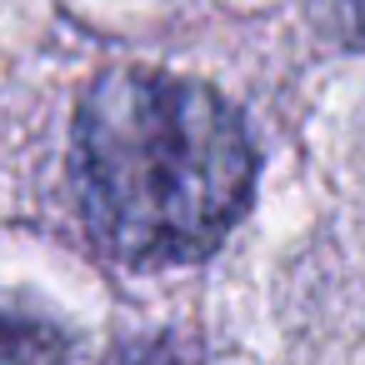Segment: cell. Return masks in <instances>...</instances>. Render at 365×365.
Instances as JSON below:
<instances>
[{"mask_svg": "<svg viewBox=\"0 0 365 365\" xmlns=\"http://www.w3.org/2000/svg\"><path fill=\"white\" fill-rule=\"evenodd\" d=\"M71 170L101 250L125 265H185L245 215L255 145L205 81L125 66L86 91Z\"/></svg>", "mask_w": 365, "mask_h": 365, "instance_id": "6da1fadb", "label": "cell"}, {"mask_svg": "<svg viewBox=\"0 0 365 365\" xmlns=\"http://www.w3.org/2000/svg\"><path fill=\"white\" fill-rule=\"evenodd\" d=\"M71 335L36 305L0 295V365H66Z\"/></svg>", "mask_w": 365, "mask_h": 365, "instance_id": "7a4b0ae2", "label": "cell"}, {"mask_svg": "<svg viewBox=\"0 0 365 365\" xmlns=\"http://www.w3.org/2000/svg\"><path fill=\"white\" fill-rule=\"evenodd\" d=\"M106 365H190V360L170 335H145V340H125Z\"/></svg>", "mask_w": 365, "mask_h": 365, "instance_id": "3957f363", "label": "cell"}]
</instances>
